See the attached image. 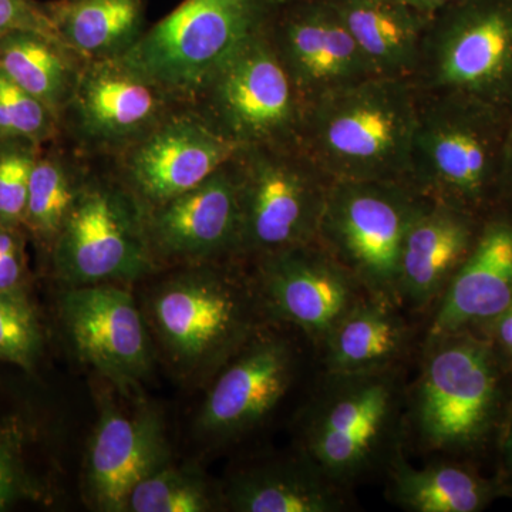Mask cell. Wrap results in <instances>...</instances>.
<instances>
[{"instance_id":"obj_1","label":"cell","mask_w":512,"mask_h":512,"mask_svg":"<svg viewBox=\"0 0 512 512\" xmlns=\"http://www.w3.org/2000/svg\"><path fill=\"white\" fill-rule=\"evenodd\" d=\"M158 272L140 301L158 359L181 382H210L239 349L272 322L235 259Z\"/></svg>"},{"instance_id":"obj_2","label":"cell","mask_w":512,"mask_h":512,"mask_svg":"<svg viewBox=\"0 0 512 512\" xmlns=\"http://www.w3.org/2000/svg\"><path fill=\"white\" fill-rule=\"evenodd\" d=\"M417 94L382 76L333 90L306 104L298 147L329 181L409 183Z\"/></svg>"},{"instance_id":"obj_3","label":"cell","mask_w":512,"mask_h":512,"mask_svg":"<svg viewBox=\"0 0 512 512\" xmlns=\"http://www.w3.org/2000/svg\"><path fill=\"white\" fill-rule=\"evenodd\" d=\"M512 114L456 96L421 104L409 183L429 200L474 214L503 181L505 137Z\"/></svg>"},{"instance_id":"obj_4","label":"cell","mask_w":512,"mask_h":512,"mask_svg":"<svg viewBox=\"0 0 512 512\" xmlns=\"http://www.w3.org/2000/svg\"><path fill=\"white\" fill-rule=\"evenodd\" d=\"M427 201L403 181H330L316 242L370 298L402 308L404 242Z\"/></svg>"},{"instance_id":"obj_5","label":"cell","mask_w":512,"mask_h":512,"mask_svg":"<svg viewBox=\"0 0 512 512\" xmlns=\"http://www.w3.org/2000/svg\"><path fill=\"white\" fill-rule=\"evenodd\" d=\"M275 6V0H184L119 60L190 104L212 74L268 25Z\"/></svg>"},{"instance_id":"obj_6","label":"cell","mask_w":512,"mask_h":512,"mask_svg":"<svg viewBox=\"0 0 512 512\" xmlns=\"http://www.w3.org/2000/svg\"><path fill=\"white\" fill-rule=\"evenodd\" d=\"M60 284L134 285L161 271L151 254L146 211L113 177L87 170L77 200L50 248Z\"/></svg>"},{"instance_id":"obj_7","label":"cell","mask_w":512,"mask_h":512,"mask_svg":"<svg viewBox=\"0 0 512 512\" xmlns=\"http://www.w3.org/2000/svg\"><path fill=\"white\" fill-rule=\"evenodd\" d=\"M413 82L512 114V0H458L437 12Z\"/></svg>"},{"instance_id":"obj_8","label":"cell","mask_w":512,"mask_h":512,"mask_svg":"<svg viewBox=\"0 0 512 512\" xmlns=\"http://www.w3.org/2000/svg\"><path fill=\"white\" fill-rule=\"evenodd\" d=\"M501 376L493 346L467 330L427 338L413 397V421L427 450L477 446L497 416Z\"/></svg>"},{"instance_id":"obj_9","label":"cell","mask_w":512,"mask_h":512,"mask_svg":"<svg viewBox=\"0 0 512 512\" xmlns=\"http://www.w3.org/2000/svg\"><path fill=\"white\" fill-rule=\"evenodd\" d=\"M232 164L241 208L239 259L316 242L330 181L301 148L242 147Z\"/></svg>"},{"instance_id":"obj_10","label":"cell","mask_w":512,"mask_h":512,"mask_svg":"<svg viewBox=\"0 0 512 512\" xmlns=\"http://www.w3.org/2000/svg\"><path fill=\"white\" fill-rule=\"evenodd\" d=\"M190 106L241 147L298 146L305 104L268 25L212 74Z\"/></svg>"},{"instance_id":"obj_11","label":"cell","mask_w":512,"mask_h":512,"mask_svg":"<svg viewBox=\"0 0 512 512\" xmlns=\"http://www.w3.org/2000/svg\"><path fill=\"white\" fill-rule=\"evenodd\" d=\"M396 369L328 375L302 431V454L336 484L362 476L382 456L399 421Z\"/></svg>"},{"instance_id":"obj_12","label":"cell","mask_w":512,"mask_h":512,"mask_svg":"<svg viewBox=\"0 0 512 512\" xmlns=\"http://www.w3.org/2000/svg\"><path fill=\"white\" fill-rule=\"evenodd\" d=\"M57 306L70 348L120 393L150 379L156 346L130 285L67 286Z\"/></svg>"},{"instance_id":"obj_13","label":"cell","mask_w":512,"mask_h":512,"mask_svg":"<svg viewBox=\"0 0 512 512\" xmlns=\"http://www.w3.org/2000/svg\"><path fill=\"white\" fill-rule=\"evenodd\" d=\"M241 148L185 104L117 154L114 175L144 211L153 210L204 183Z\"/></svg>"},{"instance_id":"obj_14","label":"cell","mask_w":512,"mask_h":512,"mask_svg":"<svg viewBox=\"0 0 512 512\" xmlns=\"http://www.w3.org/2000/svg\"><path fill=\"white\" fill-rule=\"evenodd\" d=\"M181 106L119 59L94 60L83 66L60 119V136L69 134L84 153L116 157Z\"/></svg>"},{"instance_id":"obj_15","label":"cell","mask_w":512,"mask_h":512,"mask_svg":"<svg viewBox=\"0 0 512 512\" xmlns=\"http://www.w3.org/2000/svg\"><path fill=\"white\" fill-rule=\"evenodd\" d=\"M274 325L259 330L210 380L195 421V433L204 443L221 446L247 436L291 390L298 350Z\"/></svg>"},{"instance_id":"obj_16","label":"cell","mask_w":512,"mask_h":512,"mask_svg":"<svg viewBox=\"0 0 512 512\" xmlns=\"http://www.w3.org/2000/svg\"><path fill=\"white\" fill-rule=\"evenodd\" d=\"M252 275L269 319L301 330L319 349L369 296L318 242L261 256Z\"/></svg>"},{"instance_id":"obj_17","label":"cell","mask_w":512,"mask_h":512,"mask_svg":"<svg viewBox=\"0 0 512 512\" xmlns=\"http://www.w3.org/2000/svg\"><path fill=\"white\" fill-rule=\"evenodd\" d=\"M99 409L84 457V500L94 511L126 512L134 487L173 460L164 414L146 399L126 409L101 397Z\"/></svg>"},{"instance_id":"obj_18","label":"cell","mask_w":512,"mask_h":512,"mask_svg":"<svg viewBox=\"0 0 512 512\" xmlns=\"http://www.w3.org/2000/svg\"><path fill=\"white\" fill-rule=\"evenodd\" d=\"M268 32L305 106L376 76L332 0L276 3Z\"/></svg>"},{"instance_id":"obj_19","label":"cell","mask_w":512,"mask_h":512,"mask_svg":"<svg viewBox=\"0 0 512 512\" xmlns=\"http://www.w3.org/2000/svg\"><path fill=\"white\" fill-rule=\"evenodd\" d=\"M232 160L198 187L146 211L148 245L161 271L239 259L241 208Z\"/></svg>"},{"instance_id":"obj_20","label":"cell","mask_w":512,"mask_h":512,"mask_svg":"<svg viewBox=\"0 0 512 512\" xmlns=\"http://www.w3.org/2000/svg\"><path fill=\"white\" fill-rule=\"evenodd\" d=\"M512 303V220L498 217L478 231L473 248L448 284L429 338L493 322Z\"/></svg>"},{"instance_id":"obj_21","label":"cell","mask_w":512,"mask_h":512,"mask_svg":"<svg viewBox=\"0 0 512 512\" xmlns=\"http://www.w3.org/2000/svg\"><path fill=\"white\" fill-rule=\"evenodd\" d=\"M477 234L470 212L427 201L404 242L399 286L402 306L423 311L439 301Z\"/></svg>"},{"instance_id":"obj_22","label":"cell","mask_w":512,"mask_h":512,"mask_svg":"<svg viewBox=\"0 0 512 512\" xmlns=\"http://www.w3.org/2000/svg\"><path fill=\"white\" fill-rule=\"evenodd\" d=\"M221 493L224 510L235 512H336L346 505L342 485L302 453L242 468Z\"/></svg>"},{"instance_id":"obj_23","label":"cell","mask_w":512,"mask_h":512,"mask_svg":"<svg viewBox=\"0 0 512 512\" xmlns=\"http://www.w3.org/2000/svg\"><path fill=\"white\" fill-rule=\"evenodd\" d=\"M376 76L414 80L433 16L402 0H332Z\"/></svg>"},{"instance_id":"obj_24","label":"cell","mask_w":512,"mask_h":512,"mask_svg":"<svg viewBox=\"0 0 512 512\" xmlns=\"http://www.w3.org/2000/svg\"><path fill=\"white\" fill-rule=\"evenodd\" d=\"M409 343L399 306L367 296L323 343L328 375H362L396 367Z\"/></svg>"},{"instance_id":"obj_25","label":"cell","mask_w":512,"mask_h":512,"mask_svg":"<svg viewBox=\"0 0 512 512\" xmlns=\"http://www.w3.org/2000/svg\"><path fill=\"white\" fill-rule=\"evenodd\" d=\"M45 8L64 45L84 62L119 59L146 30V0H55Z\"/></svg>"},{"instance_id":"obj_26","label":"cell","mask_w":512,"mask_h":512,"mask_svg":"<svg viewBox=\"0 0 512 512\" xmlns=\"http://www.w3.org/2000/svg\"><path fill=\"white\" fill-rule=\"evenodd\" d=\"M86 64L57 37L30 30L0 36V67L62 119Z\"/></svg>"},{"instance_id":"obj_27","label":"cell","mask_w":512,"mask_h":512,"mask_svg":"<svg viewBox=\"0 0 512 512\" xmlns=\"http://www.w3.org/2000/svg\"><path fill=\"white\" fill-rule=\"evenodd\" d=\"M390 494L413 512H476L493 497V487L467 468L451 464L410 466L399 453L390 466Z\"/></svg>"},{"instance_id":"obj_28","label":"cell","mask_w":512,"mask_h":512,"mask_svg":"<svg viewBox=\"0 0 512 512\" xmlns=\"http://www.w3.org/2000/svg\"><path fill=\"white\" fill-rule=\"evenodd\" d=\"M86 174V168L60 148L40 151L30 177L23 228L47 251L62 231Z\"/></svg>"},{"instance_id":"obj_29","label":"cell","mask_w":512,"mask_h":512,"mask_svg":"<svg viewBox=\"0 0 512 512\" xmlns=\"http://www.w3.org/2000/svg\"><path fill=\"white\" fill-rule=\"evenodd\" d=\"M224 510L221 485L200 468L173 461L144 478L128 495L126 512H211Z\"/></svg>"},{"instance_id":"obj_30","label":"cell","mask_w":512,"mask_h":512,"mask_svg":"<svg viewBox=\"0 0 512 512\" xmlns=\"http://www.w3.org/2000/svg\"><path fill=\"white\" fill-rule=\"evenodd\" d=\"M43 345L42 323L25 288L0 291V359L33 370Z\"/></svg>"},{"instance_id":"obj_31","label":"cell","mask_w":512,"mask_h":512,"mask_svg":"<svg viewBox=\"0 0 512 512\" xmlns=\"http://www.w3.org/2000/svg\"><path fill=\"white\" fill-rule=\"evenodd\" d=\"M59 137L55 114L0 67V140L22 138L46 146Z\"/></svg>"},{"instance_id":"obj_32","label":"cell","mask_w":512,"mask_h":512,"mask_svg":"<svg viewBox=\"0 0 512 512\" xmlns=\"http://www.w3.org/2000/svg\"><path fill=\"white\" fill-rule=\"evenodd\" d=\"M45 146L22 140H0V225L23 228L30 177Z\"/></svg>"},{"instance_id":"obj_33","label":"cell","mask_w":512,"mask_h":512,"mask_svg":"<svg viewBox=\"0 0 512 512\" xmlns=\"http://www.w3.org/2000/svg\"><path fill=\"white\" fill-rule=\"evenodd\" d=\"M23 439L25 436L19 424L0 427V511L42 494L26 470Z\"/></svg>"},{"instance_id":"obj_34","label":"cell","mask_w":512,"mask_h":512,"mask_svg":"<svg viewBox=\"0 0 512 512\" xmlns=\"http://www.w3.org/2000/svg\"><path fill=\"white\" fill-rule=\"evenodd\" d=\"M15 30H30L60 39L52 19L47 15L45 3L36 0H0V36Z\"/></svg>"},{"instance_id":"obj_35","label":"cell","mask_w":512,"mask_h":512,"mask_svg":"<svg viewBox=\"0 0 512 512\" xmlns=\"http://www.w3.org/2000/svg\"><path fill=\"white\" fill-rule=\"evenodd\" d=\"M23 228L0 225V291L23 286L26 274Z\"/></svg>"},{"instance_id":"obj_36","label":"cell","mask_w":512,"mask_h":512,"mask_svg":"<svg viewBox=\"0 0 512 512\" xmlns=\"http://www.w3.org/2000/svg\"><path fill=\"white\" fill-rule=\"evenodd\" d=\"M493 325L495 339L512 357V303L493 320Z\"/></svg>"},{"instance_id":"obj_37","label":"cell","mask_w":512,"mask_h":512,"mask_svg":"<svg viewBox=\"0 0 512 512\" xmlns=\"http://www.w3.org/2000/svg\"><path fill=\"white\" fill-rule=\"evenodd\" d=\"M406 5L426 13V15L434 16L440 10L446 9L447 6L453 5L458 0H402Z\"/></svg>"},{"instance_id":"obj_38","label":"cell","mask_w":512,"mask_h":512,"mask_svg":"<svg viewBox=\"0 0 512 512\" xmlns=\"http://www.w3.org/2000/svg\"><path fill=\"white\" fill-rule=\"evenodd\" d=\"M503 181L512 185V119L508 126L507 137H505L503 156Z\"/></svg>"},{"instance_id":"obj_39","label":"cell","mask_w":512,"mask_h":512,"mask_svg":"<svg viewBox=\"0 0 512 512\" xmlns=\"http://www.w3.org/2000/svg\"><path fill=\"white\" fill-rule=\"evenodd\" d=\"M504 457L505 464H507L508 470L512 476V409L510 413V419L507 423V431H505L504 437Z\"/></svg>"},{"instance_id":"obj_40","label":"cell","mask_w":512,"mask_h":512,"mask_svg":"<svg viewBox=\"0 0 512 512\" xmlns=\"http://www.w3.org/2000/svg\"><path fill=\"white\" fill-rule=\"evenodd\" d=\"M276 3L292 2V0H275Z\"/></svg>"}]
</instances>
